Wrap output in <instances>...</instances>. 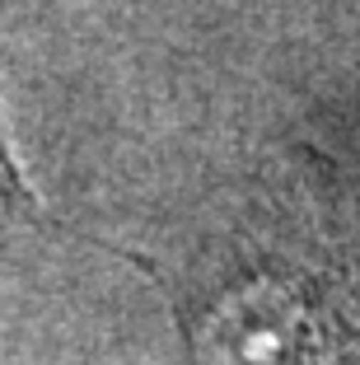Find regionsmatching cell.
Here are the masks:
<instances>
[{"label": "cell", "mask_w": 360, "mask_h": 365, "mask_svg": "<svg viewBox=\"0 0 360 365\" xmlns=\"http://www.w3.org/2000/svg\"><path fill=\"white\" fill-rule=\"evenodd\" d=\"M211 365H341V319L299 272H248L206 309Z\"/></svg>", "instance_id": "6da1fadb"}, {"label": "cell", "mask_w": 360, "mask_h": 365, "mask_svg": "<svg viewBox=\"0 0 360 365\" xmlns=\"http://www.w3.org/2000/svg\"><path fill=\"white\" fill-rule=\"evenodd\" d=\"M10 211V169H5V160H0V215Z\"/></svg>", "instance_id": "7a4b0ae2"}]
</instances>
